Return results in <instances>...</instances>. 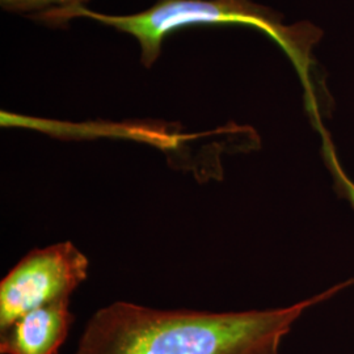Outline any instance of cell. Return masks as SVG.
<instances>
[{
	"mask_svg": "<svg viewBox=\"0 0 354 354\" xmlns=\"http://www.w3.org/2000/svg\"><path fill=\"white\" fill-rule=\"evenodd\" d=\"M88 266L71 241L28 253L0 283V329L32 308L70 298L87 279Z\"/></svg>",
	"mask_w": 354,
	"mask_h": 354,
	"instance_id": "obj_3",
	"label": "cell"
},
{
	"mask_svg": "<svg viewBox=\"0 0 354 354\" xmlns=\"http://www.w3.org/2000/svg\"><path fill=\"white\" fill-rule=\"evenodd\" d=\"M91 0H0L4 11L16 13H29L35 17L44 13L70 11L84 6Z\"/></svg>",
	"mask_w": 354,
	"mask_h": 354,
	"instance_id": "obj_5",
	"label": "cell"
},
{
	"mask_svg": "<svg viewBox=\"0 0 354 354\" xmlns=\"http://www.w3.org/2000/svg\"><path fill=\"white\" fill-rule=\"evenodd\" d=\"M73 323L70 298L32 308L0 329V353L58 354Z\"/></svg>",
	"mask_w": 354,
	"mask_h": 354,
	"instance_id": "obj_4",
	"label": "cell"
},
{
	"mask_svg": "<svg viewBox=\"0 0 354 354\" xmlns=\"http://www.w3.org/2000/svg\"><path fill=\"white\" fill-rule=\"evenodd\" d=\"M352 285L349 279L288 307L239 313L115 302L89 319L75 354H279L283 337L308 308Z\"/></svg>",
	"mask_w": 354,
	"mask_h": 354,
	"instance_id": "obj_1",
	"label": "cell"
},
{
	"mask_svg": "<svg viewBox=\"0 0 354 354\" xmlns=\"http://www.w3.org/2000/svg\"><path fill=\"white\" fill-rule=\"evenodd\" d=\"M75 17H87L136 38L140 62L152 67L162 54L165 38L188 26H245L264 32L290 57L299 71H306L310 53L320 30L308 23L285 26L279 13L251 0H158L152 7L131 15H105L84 6L70 11L39 15L36 20L61 24Z\"/></svg>",
	"mask_w": 354,
	"mask_h": 354,
	"instance_id": "obj_2",
	"label": "cell"
}]
</instances>
